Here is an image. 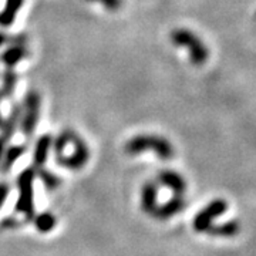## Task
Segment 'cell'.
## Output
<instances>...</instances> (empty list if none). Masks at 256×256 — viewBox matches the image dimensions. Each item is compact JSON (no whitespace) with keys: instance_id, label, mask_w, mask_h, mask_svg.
Masks as SVG:
<instances>
[{"instance_id":"1","label":"cell","mask_w":256,"mask_h":256,"mask_svg":"<svg viewBox=\"0 0 256 256\" xmlns=\"http://www.w3.org/2000/svg\"><path fill=\"white\" fill-rule=\"evenodd\" d=\"M148 150L154 151L156 156L164 161H168L175 156L174 146L166 138L152 136V134L136 136V137L130 138L124 146V151L128 156H140L141 152L148 151Z\"/></svg>"},{"instance_id":"2","label":"cell","mask_w":256,"mask_h":256,"mask_svg":"<svg viewBox=\"0 0 256 256\" xmlns=\"http://www.w3.org/2000/svg\"><path fill=\"white\" fill-rule=\"evenodd\" d=\"M34 180L36 168H26L18 176V200L14 210L24 215L26 220H33L34 216Z\"/></svg>"},{"instance_id":"3","label":"cell","mask_w":256,"mask_h":256,"mask_svg":"<svg viewBox=\"0 0 256 256\" xmlns=\"http://www.w3.org/2000/svg\"><path fill=\"white\" fill-rule=\"evenodd\" d=\"M171 43L176 47L190 48V60L194 66H204L210 58L208 47L194 32L188 28H174L171 32Z\"/></svg>"},{"instance_id":"4","label":"cell","mask_w":256,"mask_h":256,"mask_svg":"<svg viewBox=\"0 0 256 256\" xmlns=\"http://www.w3.org/2000/svg\"><path fill=\"white\" fill-rule=\"evenodd\" d=\"M40 106L42 98L36 90H28L24 96L23 106H22V116H20V131L23 136L30 140L36 131L37 122H38V114H40Z\"/></svg>"},{"instance_id":"5","label":"cell","mask_w":256,"mask_h":256,"mask_svg":"<svg viewBox=\"0 0 256 256\" xmlns=\"http://www.w3.org/2000/svg\"><path fill=\"white\" fill-rule=\"evenodd\" d=\"M72 146H73V152L70 156H57L56 161L63 168L72 170V171H78V170L84 168L86 164L88 162L90 150H88V146L86 144V141L76 131H74L73 137H72Z\"/></svg>"},{"instance_id":"6","label":"cell","mask_w":256,"mask_h":256,"mask_svg":"<svg viewBox=\"0 0 256 256\" xmlns=\"http://www.w3.org/2000/svg\"><path fill=\"white\" fill-rule=\"evenodd\" d=\"M228 210V202L222 198H216L214 201H210L206 206H204L192 220V226L194 229L202 234V232H208V229L214 225V220L216 218L222 216Z\"/></svg>"},{"instance_id":"7","label":"cell","mask_w":256,"mask_h":256,"mask_svg":"<svg viewBox=\"0 0 256 256\" xmlns=\"http://www.w3.org/2000/svg\"><path fill=\"white\" fill-rule=\"evenodd\" d=\"M158 182L162 186H166L168 190L174 192L175 195H182L186 190V181L184 176L172 170H164L158 174Z\"/></svg>"},{"instance_id":"8","label":"cell","mask_w":256,"mask_h":256,"mask_svg":"<svg viewBox=\"0 0 256 256\" xmlns=\"http://www.w3.org/2000/svg\"><path fill=\"white\" fill-rule=\"evenodd\" d=\"M184 208H185V201H184L182 195H175L165 202V204H160L158 208H156V220H170L175 216L176 214L182 212Z\"/></svg>"},{"instance_id":"9","label":"cell","mask_w":256,"mask_h":256,"mask_svg":"<svg viewBox=\"0 0 256 256\" xmlns=\"http://www.w3.org/2000/svg\"><path fill=\"white\" fill-rule=\"evenodd\" d=\"M53 146V137L50 134H43L37 138L34 144V151H33V164L34 168H42L46 164L50 150Z\"/></svg>"},{"instance_id":"10","label":"cell","mask_w":256,"mask_h":256,"mask_svg":"<svg viewBox=\"0 0 256 256\" xmlns=\"http://www.w3.org/2000/svg\"><path fill=\"white\" fill-rule=\"evenodd\" d=\"M158 186L154 182H146L141 190V208L144 212L154 216L158 208Z\"/></svg>"},{"instance_id":"11","label":"cell","mask_w":256,"mask_h":256,"mask_svg":"<svg viewBox=\"0 0 256 256\" xmlns=\"http://www.w3.org/2000/svg\"><path fill=\"white\" fill-rule=\"evenodd\" d=\"M20 116H22V106L16 102V104L12 106V110H10L9 116L4 118L3 126L0 128V131H2L0 137L3 138L6 142H9L12 137L14 136V132L18 130V122H20Z\"/></svg>"},{"instance_id":"12","label":"cell","mask_w":256,"mask_h":256,"mask_svg":"<svg viewBox=\"0 0 256 256\" xmlns=\"http://www.w3.org/2000/svg\"><path fill=\"white\" fill-rule=\"evenodd\" d=\"M26 56H28V48L24 44H9V47L0 54V63L6 68H13L23 58H26Z\"/></svg>"},{"instance_id":"13","label":"cell","mask_w":256,"mask_h":256,"mask_svg":"<svg viewBox=\"0 0 256 256\" xmlns=\"http://www.w3.org/2000/svg\"><path fill=\"white\" fill-rule=\"evenodd\" d=\"M23 3H24V0H6L3 9L0 10V26L2 28H10L14 23Z\"/></svg>"},{"instance_id":"14","label":"cell","mask_w":256,"mask_h":256,"mask_svg":"<svg viewBox=\"0 0 256 256\" xmlns=\"http://www.w3.org/2000/svg\"><path fill=\"white\" fill-rule=\"evenodd\" d=\"M26 154V146H20V144H14V146H9L4 148L3 156L0 160V168L3 172L10 171V168L18 162V160H20L22 156Z\"/></svg>"},{"instance_id":"15","label":"cell","mask_w":256,"mask_h":256,"mask_svg":"<svg viewBox=\"0 0 256 256\" xmlns=\"http://www.w3.org/2000/svg\"><path fill=\"white\" fill-rule=\"evenodd\" d=\"M0 78H2V88H0V92L3 96V98L13 97L18 82V73L13 68H6L3 73L0 74Z\"/></svg>"},{"instance_id":"16","label":"cell","mask_w":256,"mask_h":256,"mask_svg":"<svg viewBox=\"0 0 256 256\" xmlns=\"http://www.w3.org/2000/svg\"><path fill=\"white\" fill-rule=\"evenodd\" d=\"M239 222L238 220H226L220 225H212L208 232L212 236H220V238H232L239 232Z\"/></svg>"},{"instance_id":"17","label":"cell","mask_w":256,"mask_h":256,"mask_svg":"<svg viewBox=\"0 0 256 256\" xmlns=\"http://www.w3.org/2000/svg\"><path fill=\"white\" fill-rule=\"evenodd\" d=\"M33 224L38 232L47 234L50 230H53L57 225V220L52 212H42L36 216H33Z\"/></svg>"},{"instance_id":"18","label":"cell","mask_w":256,"mask_h":256,"mask_svg":"<svg viewBox=\"0 0 256 256\" xmlns=\"http://www.w3.org/2000/svg\"><path fill=\"white\" fill-rule=\"evenodd\" d=\"M36 176H38V178L43 181L44 186H46L47 190H50V191H54V190H57V188L60 186V184H62V180H60V178H58L56 174H53L52 171L46 170L44 166L37 168Z\"/></svg>"},{"instance_id":"19","label":"cell","mask_w":256,"mask_h":256,"mask_svg":"<svg viewBox=\"0 0 256 256\" xmlns=\"http://www.w3.org/2000/svg\"><path fill=\"white\" fill-rule=\"evenodd\" d=\"M88 2H98L104 6V9L110 10V12H117L122 4V0H88Z\"/></svg>"},{"instance_id":"20","label":"cell","mask_w":256,"mask_h":256,"mask_svg":"<svg viewBox=\"0 0 256 256\" xmlns=\"http://www.w3.org/2000/svg\"><path fill=\"white\" fill-rule=\"evenodd\" d=\"M10 194V185L6 182H0V210L4 205V202L8 200Z\"/></svg>"},{"instance_id":"21","label":"cell","mask_w":256,"mask_h":256,"mask_svg":"<svg viewBox=\"0 0 256 256\" xmlns=\"http://www.w3.org/2000/svg\"><path fill=\"white\" fill-rule=\"evenodd\" d=\"M4 44H9V34L0 30V47H3Z\"/></svg>"},{"instance_id":"22","label":"cell","mask_w":256,"mask_h":256,"mask_svg":"<svg viewBox=\"0 0 256 256\" xmlns=\"http://www.w3.org/2000/svg\"><path fill=\"white\" fill-rule=\"evenodd\" d=\"M6 141L3 140V138L0 137V160H2V156H3V152H4V148H6Z\"/></svg>"},{"instance_id":"23","label":"cell","mask_w":256,"mask_h":256,"mask_svg":"<svg viewBox=\"0 0 256 256\" xmlns=\"http://www.w3.org/2000/svg\"><path fill=\"white\" fill-rule=\"evenodd\" d=\"M3 121H4V117H3V114H2V111H0V128L3 126Z\"/></svg>"},{"instance_id":"24","label":"cell","mask_w":256,"mask_h":256,"mask_svg":"<svg viewBox=\"0 0 256 256\" xmlns=\"http://www.w3.org/2000/svg\"><path fill=\"white\" fill-rule=\"evenodd\" d=\"M3 100V96H2V92H0V101Z\"/></svg>"}]
</instances>
